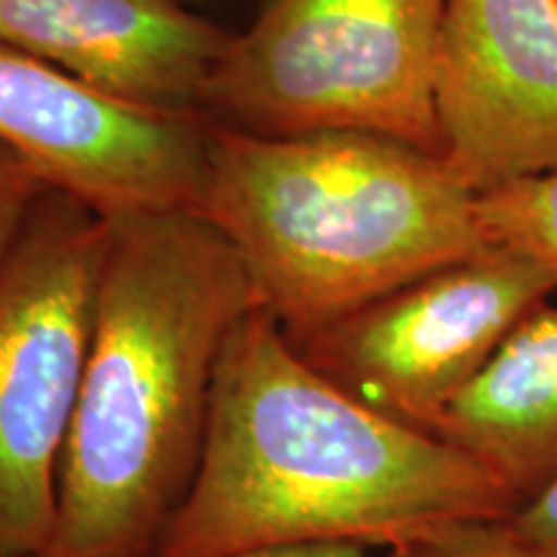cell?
Listing matches in <instances>:
<instances>
[{"label":"cell","instance_id":"obj_1","mask_svg":"<svg viewBox=\"0 0 557 557\" xmlns=\"http://www.w3.org/2000/svg\"><path fill=\"white\" fill-rule=\"evenodd\" d=\"M513 508L475 459L333 385L256 308L227 341L199 470L150 557L323 542L385 549Z\"/></svg>","mask_w":557,"mask_h":557},{"label":"cell","instance_id":"obj_2","mask_svg":"<svg viewBox=\"0 0 557 557\" xmlns=\"http://www.w3.org/2000/svg\"><path fill=\"white\" fill-rule=\"evenodd\" d=\"M259 308L197 209L107 220L94 325L41 557H150L205 451L214 382Z\"/></svg>","mask_w":557,"mask_h":557},{"label":"cell","instance_id":"obj_3","mask_svg":"<svg viewBox=\"0 0 557 557\" xmlns=\"http://www.w3.org/2000/svg\"><path fill=\"white\" fill-rule=\"evenodd\" d=\"M475 197L442 156L398 139L212 127L197 212L238 250L259 308L299 341L485 248Z\"/></svg>","mask_w":557,"mask_h":557},{"label":"cell","instance_id":"obj_4","mask_svg":"<svg viewBox=\"0 0 557 557\" xmlns=\"http://www.w3.org/2000/svg\"><path fill=\"white\" fill-rule=\"evenodd\" d=\"M447 0H267L201 90L212 127L364 132L442 156L436 60Z\"/></svg>","mask_w":557,"mask_h":557},{"label":"cell","instance_id":"obj_5","mask_svg":"<svg viewBox=\"0 0 557 557\" xmlns=\"http://www.w3.org/2000/svg\"><path fill=\"white\" fill-rule=\"evenodd\" d=\"M107 220L50 189L0 267V557H41L86 367Z\"/></svg>","mask_w":557,"mask_h":557},{"label":"cell","instance_id":"obj_6","mask_svg":"<svg viewBox=\"0 0 557 557\" xmlns=\"http://www.w3.org/2000/svg\"><path fill=\"white\" fill-rule=\"evenodd\" d=\"M557 282L540 263L485 246L292 341L333 385L426 434Z\"/></svg>","mask_w":557,"mask_h":557},{"label":"cell","instance_id":"obj_7","mask_svg":"<svg viewBox=\"0 0 557 557\" xmlns=\"http://www.w3.org/2000/svg\"><path fill=\"white\" fill-rule=\"evenodd\" d=\"M212 127L158 114L0 41V139L103 220L199 209Z\"/></svg>","mask_w":557,"mask_h":557},{"label":"cell","instance_id":"obj_8","mask_svg":"<svg viewBox=\"0 0 557 557\" xmlns=\"http://www.w3.org/2000/svg\"><path fill=\"white\" fill-rule=\"evenodd\" d=\"M436 114L470 191L557 171V0H447Z\"/></svg>","mask_w":557,"mask_h":557},{"label":"cell","instance_id":"obj_9","mask_svg":"<svg viewBox=\"0 0 557 557\" xmlns=\"http://www.w3.org/2000/svg\"><path fill=\"white\" fill-rule=\"evenodd\" d=\"M233 32L181 0H0V41L129 107L199 116Z\"/></svg>","mask_w":557,"mask_h":557},{"label":"cell","instance_id":"obj_10","mask_svg":"<svg viewBox=\"0 0 557 557\" xmlns=\"http://www.w3.org/2000/svg\"><path fill=\"white\" fill-rule=\"evenodd\" d=\"M517 500L557 475V305H540L508 333L436 426Z\"/></svg>","mask_w":557,"mask_h":557},{"label":"cell","instance_id":"obj_11","mask_svg":"<svg viewBox=\"0 0 557 557\" xmlns=\"http://www.w3.org/2000/svg\"><path fill=\"white\" fill-rule=\"evenodd\" d=\"M475 209L487 246L517 250L557 282V171L480 191Z\"/></svg>","mask_w":557,"mask_h":557},{"label":"cell","instance_id":"obj_12","mask_svg":"<svg viewBox=\"0 0 557 557\" xmlns=\"http://www.w3.org/2000/svg\"><path fill=\"white\" fill-rule=\"evenodd\" d=\"M380 557H545L508 519H459L421 529Z\"/></svg>","mask_w":557,"mask_h":557},{"label":"cell","instance_id":"obj_13","mask_svg":"<svg viewBox=\"0 0 557 557\" xmlns=\"http://www.w3.org/2000/svg\"><path fill=\"white\" fill-rule=\"evenodd\" d=\"M50 189L29 160L0 139V267L9 259L34 205Z\"/></svg>","mask_w":557,"mask_h":557},{"label":"cell","instance_id":"obj_14","mask_svg":"<svg viewBox=\"0 0 557 557\" xmlns=\"http://www.w3.org/2000/svg\"><path fill=\"white\" fill-rule=\"evenodd\" d=\"M506 519L542 555L557 557V475Z\"/></svg>","mask_w":557,"mask_h":557},{"label":"cell","instance_id":"obj_15","mask_svg":"<svg viewBox=\"0 0 557 557\" xmlns=\"http://www.w3.org/2000/svg\"><path fill=\"white\" fill-rule=\"evenodd\" d=\"M230 557H372V549L364 545H351V542H323V545L256 549V553H243V555H230Z\"/></svg>","mask_w":557,"mask_h":557}]
</instances>
